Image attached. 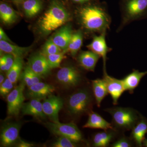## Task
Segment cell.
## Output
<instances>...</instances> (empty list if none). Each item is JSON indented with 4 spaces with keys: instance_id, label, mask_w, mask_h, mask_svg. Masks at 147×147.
Here are the masks:
<instances>
[{
    "instance_id": "5",
    "label": "cell",
    "mask_w": 147,
    "mask_h": 147,
    "mask_svg": "<svg viewBox=\"0 0 147 147\" xmlns=\"http://www.w3.org/2000/svg\"><path fill=\"white\" fill-rule=\"evenodd\" d=\"M93 97L88 89L82 88L73 93L69 97L67 109L71 115L77 116L89 111L92 106Z\"/></svg>"
},
{
    "instance_id": "26",
    "label": "cell",
    "mask_w": 147,
    "mask_h": 147,
    "mask_svg": "<svg viewBox=\"0 0 147 147\" xmlns=\"http://www.w3.org/2000/svg\"><path fill=\"white\" fill-rule=\"evenodd\" d=\"M41 0H26L23 2V8L27 17L32 18L36 16L42 8Z\"/></svg>"
},
{
    "instance_id": "37",
    "label": "cell",
    "mask_w": 147,
    "mask_h": 147,
    "mask_svg": "<svg viewBox=\"0 0 147 147\" xmlns=\"http://www.w3.org/2000/svg\"><path fill=\"white\" fill-rule=\"evenodd\" d=\"M71 1L73 3H75L84 5L91 2L95 1V0H71Z\"/></svg>"
},
{
    "instance_id": "27",
    "label": "cell",
    "mask_w": 147,
    "mask_h": 147,
    "mask_svg": "<svg viewBox=\"0 0 147 147\" xmlns=\"http://www.w3.org/2000/svg\"><path fill=\"white\" fill-rule=\"evenodd\" d=\"M23 66V58H15L13 65L7 73V77L13 84H16L21 77Z\"/></svg>"
},
{
    "instance_id": "33",
    "label": "cell",
    "mask_w": 147,
    "mask_h": 147,
    "mask_svg": "<svg viewBox=\"0 0 147 147\" xmlns=\"http://www.w3.org/2000/svg\"><path fill=\"white\" fill-rule=\"evenodd\" d=\"M133 146L131 139L126 137H122L111 145L113 147H131Z\"/></svg>"
},
{
    "instance_id": "21",
    "label": "cell",
    "mask_w": 147,
    "mask_h": 147,
    "mask_svg": "<svg viewBox=\"0 0 147 147\" xmlns=\"http://www.w3.org/2000/svg\"><path fill=\"white\" fill-rule=\"evenodd\" d=\"M117 131L116 129H111L96 133L93 137V146L95 147H108L115 137Z\"/></svg>"
},
{
    "instance_id": "2",
    "label": "cell",
    "mask_w": 147,
    "mask_h": 147,
    "mask_svg": "<svg viewBox=\"0 0 147 147\" xmlns=\"http://www.w3.org/2000/svg\"><path fill=\"white\" fill-rule=\"evenodd\" d=\"M71 19V14L63 4L59 0H53L38 21L39 30L45 35L50 34Z\"/></svg>"
},
{
    "instance_id": "18",
    "label": "cell",
    "mask_w": 147,
    "mask_h": 147,
    "mask_svg": "<svg viewBox=\"0 0 147 147\" xmlns=\"http://www.w3.org/2000/svg\"><path fill=\"white\" fill-rule=\"evenodd\" d=\"M83 127L86 128L98 129L103 130L115 129L112 123L108 122L100 115L93 111L90 112L88 121Z\"/></svg>"
},
{
    "instance_id": "32",
    "label": "cell",
    "mask_w": 147,
    "mask_h": 147,
    "mask_svg": "<svg viewBox=\"0 0 147 147\" xmlns=\"http://www.w3.org/2000/svg\"><path fill=\"white\" fill-rule=\"evenodd\" d=\"M13 84L8 78H7L2 84H0V94L1 96H7L12 90Z\"/></svg>"
},
{
    "instance_id": "19",
    "label": "cell",
    "mask_w": 147,
    "mask_h": 147,
    "mask_svg": "<svg viewBox=\"0 0 147 147\" xmlns=\"http://www.w3.org/2000/svg\"><path fill=\"white\" fill-rule=\"evenodd\" d=\"M146 74L147 71L140 72L138 70L134 69L122 79L125 91H127L130 94L133 93L134 90L138 86L141 80Z\"/></svg>"
},
{
    "instance_id": "24",
    "label": "cell",
    "mask_w": 147,
    "mask_h": 147,
    "mask_svg": "<svg viewBox=\"0 0 147 147\" xmlns=\"http://www.w3.org/2000/svg\"><path fill=\"white\" fill-rule=\"evenodd\" d=\"M0 18L2 22L5 25H11L17 21L18 18V13L7 4L1 3Z\"/></svg>"
},
{
    "instance_id": "38",
    "label": "cell",
    "mask_w": 147,
    "mask_h": 147,
    "mask_svg": "<svg viewBox=\"0 0 147 147\" xmlns=\"http://www.w3.org/2000/svg\"><path fill=\"white\" fill-rule=\"evenodd\" d=\"M0 69H1V71H6L5 64L3 60L1 57V59H0Z\"/></svg>"
},
{
    "instance_id": "16",
    "label": "cell",
    "mask_w": 147,
    "mask_h": 147,
    "mask_svg": "<svg viewBox=\"0 0 147 147\" xmlns=\"http://www.w3.org/2000/svg\"><path fill=\"white\" fill-rule=\"evenodd\" d=\"M21 111L24 115L33 116L37 118L44 119L46 117L42 102L40 99H31L29 102L24 103Z\"/></svg>"
},
{
    "instance_id": "36",
    "label": "cell",
    "mask_w": 147,
    "mask_h": 147,
    "mask_svg": "<svg viewBox=\"0 0 147 147\" xmlns=\"http://www.w3.org/2000/svg\"><path fill=\"white\" fill-rule=\"evenodd\" d=\"M33 146V144L25 142L22 140H20L18 142H16V146L18 147H31Z\"/></svg>"
},
{
    "instance_id": "30",
    "label": "cell",
    "mask_w": 147,
    "mask_h": 147,
    "mask_svg": "<svg viewBox=\"0 0 147 147\" xmlns=\"http://www.w3.org/2000/svg\"><path fill=\"white\" fill-rule=\"evenodd\" d=\"M63 50L53 42L52 38L48 40L42 48V54L45 56L57 54L62 52Z\"/></svg>"
},
{
    "instance_id": "13",
    "label": "cell",
    "mask_w": 147,
    "mask_h": 147,
    "mask_svg": "<svg viewBox=\"0 0 147 147\" xmlns=\"http://www.w3.org/2000/svg\"><path fill=\"white\" fill-rule=\"evenodd\" d=\"M28 66L35 73L42 78L48 76L52 69L48 64L46 56L42 54L32 57L29 60Z\"/></svg>"
},
{
    "instance_id": "14",
    "label": "cell",
    "mask_w": 147,
    "mask_h": 147,
    "mask_svg": "<svg viewBox=\"0 0 147 147\" xmlns=\"http://www.w3.org/2000/svg\"><path fill=\"white\" fill-rule=\"evenodd\" d=\"M54 86L42 82H40L28 88L26 92L27 97L31 99H45L49 96L53 94L55 91Z\"/></svg>"
},
{
    "instance_id": "8",
    "label": "cell",
    "mask_w": 147,
    "mask_h": 147,
    "mask_svg": "<svg viewBox=\"0 0 147 147\" xmlns=\"http://www.w3.org/2000/svg\"><path fill=\"white\" fill-rule=\"evenodd\" d=\"M25 86L22 82L7 96V113L9 116H18L21 111L25 100L24 94Z\"/></svg>"
},
{
    "instance_id": "22",
    "label": "cell",
    "mask_w": 147,
    "mask_h": 147,
    "mask_svg": "<svg viewBox=\"0 0 147 147\" xmlns=\"http://www.w3.org/2000/svg\"><path fill=\"white\" fill-rule=\"evenodd\" d=\"M92 84L96 102L100 107L102 100L109 94L106 84L103 79H97L92 81Z\"/></svg>"
},
{
    "instance_id": "20",
    "label": "cell",
    "mask_w": 147,
    "mask_h": 147,
    "mask_svg": "<svg viewBox=\"0 0 147 147\" xmlns=\"http://www.w3.org/2000/svg\"><path fill=\"white\" fill-rule=\"evenodd\" d=\"M147 133V121L142 118L131 129L130 139L137 146L142 147Z\"/></svg>"
},
{
    "instance_id": "39",
    "label": "cell",
    "mask_w": 147,
    "mask_h": 147,
    "mask_svg": "<svg viewBox=\"0 0 147 147\" xmlns=\"http://www.w3.org/2000/svg\"><path fill=\"white\" fill-rule=\"evenodd\" d=\"M5 79V77L4 75L1 74V75H0V84H2L3 82H4Z\"/></svg>"
},
{
    "instance_id": "34",
    "label": "cell",
    "mask_w": 147,
    "mask_h": 147,
    "mask_svg": "<svg viewBox=\"0 0 147 147\" xmlns=\"http://www.w3.org/2000/svg\"><path fill=\"white\" fill-rule=\"evenodd\" d=\"M1 57L2 58L4 61L6 68V71L7 72L13 65L14 59H15V57H13V55L8 54H6V55H3Z\"/></svg>"
},
{
    "instance_id": "17",
    "label": "cell",
    "mask_w": 147,
    "mask_h": 147,
    "mask_svg": "<svg viewBox=\"0 0 147 147\" xmlns=\"http://www.w3.org/2000/svg\"><path fill=\"white\" fill-rule=\"evenodd\" d=\"M100 57L92 51H82L79 53L77 60L80 66L89 71H94Z\"/></svg>"
},
{
    "instance_id": "28",
    "label": "cell",
    "mask_w": 147,
    "mask_h": 147,
    "mask_svg": "<svg viewBox=\"0 0 147 147\" xmlns=\"http://www.w3.org/2000/svg\"><path fill=\"white\" fill-rule=\"evenodd\" d=\"M21 77L22 82L28 88L34 84L41 82L42 78L35 73L28 65L24 69L21 74Z\"/></svg>"
},
{
    "instance_id": "15",
    "label": "cell",
    "mask_w": 147,
    "mask_h": 147,
    "mask_svg": "<svg viewBox=\"0 0 147 147\" xmlns=\"http://www.w3.org/2000/svg\"><path fill=\"white\" fill-rule=\"evenodd\" d=\"M73 33L71 25L68 24L63 26L51 38L53 42L63 51L67 49Z\"/></svg>"
},
{
    "instance_id": "40",
    "label": "cell",
    "mask_w": 147,
    "mask_h": 147,
    "mask_svg": "<svg viewBox=\"0 0 147 147\" xmlns=\"http://www.w3.org/2000/svg\"><path fill=\"white\" fill-rule=\"evenodd\" d=\"M143 145L145 147H147V139H144L143 142Z\"/></svg>"
},
{
    "instance_id": "6",
    "label": "cell",
    "mask_w": 147,
    "mask_h": 147,
    "mask_svg": "<svg viewBox=\"0 0 147 147\" xmlns=\"http://www.w3.org/2000/svg\"><path fill=\"white\" fill-rule=\"evenodd\" d=\"M45 126L50 132L58 136L67 137L76 143L82 142L83 136L79 129L75 124L73 123H67L47 122Z\"/></svg>"
},
{
    "instance_id": "7",
    "label": "cell",
    "mask_w": 147,
    "mask_h": 147,
    "mask_svg": "<svg viewBox=\"0 0 147 147\" xmlns=\"http://www.w3.org/2000/svg\"><path fill=\"white\" fill-rule=\"evenodd\" d=\"M57 81L67 88H74L80 84L82 80V72L74 65L64 67L58 71Z\"/></svg>"
},
{
    "instance_id": "25",
    "label": "cell",
    "mask_w": 147,
    "mask_h": 147,
    "mask_svg": "<svg viewBox=\"0 0 147 147\" xmlns=\"http://www.w3.org/2000/svg\"><path fill=\"white\" fill-rule=\"evenodd\" d=\"M83 37L84 35L82 30H79L73 32L67 49L63 51L66 53H70L73 57H76L82 47L83 44Z\"/></svg>"
},
{
    "instance_id": "10",
    "label": "cell",
    "mask_w": 147,
    "mask_h": 147,
    "mask_svg": "<svg viewBox=\"0 0 147 147\" xmlns=\"http://www.w3.org/2000/svg\"><path fill=\"white\" fill-rule=\"evenodd\" d=\"M106 34L103 33L93 36L92 40L87 47L90 51L99 55L103 60V72L106 71V62L107 61V55L111 49L109 48L106 43L105 37Z\"/></svg>"
},
{
    "instance_id": "3",
    "label": "cell",
    "mask_w": 147,
    "mask_h": 147,
    "mask_svg": "<svg viewBox=\"0 0 147 147\" xmlns=\"http://www.w3.org/2000/svg\"><path fill=\"white\" fill-rule=\"evenodd\" d=\"M121 21L117 31H121L131 22L143 18L147 14V0H121Z\"/></svg>"
},
{
    "instance_id": "29",
    "label": "cell",
    "mask_w": 147,
    "mask_h": 147,
    "mask_svg": "<svg viewBox=\"0 0 147 147\" xmlns=\"http://www.w3.org/2000/svg\"><path fill=\"white\" fill-rule=\"evenodd\" d=\"M65 52L63 51L60 53L45 56L50 68L52 69L59 67L62 61L65 57Z\"/></svg>"
},
{
    "instance_id": "1",
    "label": "cell",
    "mask_w": 147,
    "mask_h": 147,
    "mask_svg": "<svg viewBox=\"0 0 147 147\" xmlns=\"http://www.w3.org/2000/svg\"><path fill=\"white\" fill-rule=\"evenodd\" d=\"M80 26L90 33H107L110 30L111 18L106 5L97 0L88 3L76 10Z\"/></svg>"
},
{
    "instance_id": "23",
    "label": "cell",
    "mask_w": 147,
    "mask_h": 147,
    "mask_svg": "<svg viewBox=\"0 0 147 147\" xmlns=\"http://www.w3.org/2000/svg\"><path fill=\"white\" fill-rule=\"evenodd\" d=\"M31 47H21L13 45L10 42L0 40V50L3 53L13 55L15 58L22 57L26 55Z\"/></svg>"
},
{
    "instance_id": "9",
    "label": "cell",
    "mask_w": 147,
    "mask_h": 147,
    "mask_svg": "<svg viewBox=\"0 0 147 147\" xmlns=\"http://www.w3.org/2000/svg\"><path fill=\"white\" fill-rule=\"evenodd\" d=\"M42 105L43 112L51 121L59 122V113L63 107L62 99L59 96L51 94L44 99Z\"/></svg>"
},
{
    "instance_id": "31",
    "label": "cell",
    "mask_w": 147,
    "mask_h": 147,
    "mask_svg": "<svg viewBox=\"0 0 147 147\" xmlns=\"http://www.w3.org/2000/svg\"><path fill=\"white\" fill-rule=\"evenodd\" d=\"M77 146L76 142L67 137L62 136H59L52 145V146L54 147H75Z\"/></svg>"
},
{
    "instance_id": "35",
    "label": "cell",
    "mask_w": 147,
    "mask_h": 147,
    "mask_svg": "<svg viewBox=\"0 0 147 147\" xmlns=\"http://www.w3.org/2000/svg\"><path fill=\"white\" fill-rule=\"evenodd\" d=\"M0 40H4L10 43L12 42L1 28H0Z\"/></svg>"
},
{
    "instance_id": "11",
    "label": "cell",
    "mask_w": 147,
    "mask_h": 147,
    "mask_svg": "<svg viewBox=\"0 0 147 147\" xmlns=\"http://www.w3.org/2000/svg\"><path fill=\"white\" fill-rule=\"evenodd\" d=\"M21 123H11L6 125L1 131V145L3 147H9L18 142Z\"/></svg>"
},
{
    "instance_id": "41",
    "label": "cell",
    "mask_w": 147,
    "mask_h": 147,
    "mask_svg": "<svg viewBox=\"0 0 147 147\" xmlns=\"http://www.w3.org/2000/svg\"><path fill=\"white\" fill-rule=\"evenodd\" d=\"M13 1H14V2H16L21 3L23 2L26 0H13Z\"/></svg>"
},
{
    "instance_id": "12",
    "label": "cell",
    "mask_w": 147,
    "mask_h": 147,
    "mask_svg": "<svg viewBox=\"0 0 147 147\" xmlns=\"http://www.w3.org/2000/svg\"><path fill=\"white\" fill-rule=\"evenodd\" d=\"M102 79L106 84L108 93L112 97L113 105H117L119 98L125 91L122 80L109 76L107 71L103 72Z\"/></svg>"
},
{
    "instance_id": "4",
    "label": "cell",
    "mask_w": 147,
    "mask_h": 147,
    "mask_svg": "<svg viewBox=\"0 0 147 147\" xmlns=\"http://www.w3.org/2000/svg\"><path fill=\"white\" fill-rule=\"evenodd\" d=\"M111 115L112 124L117 130H131L139 120V113L131 108L115 107L104 110Z\"/></svg>"
}]
</instances>
